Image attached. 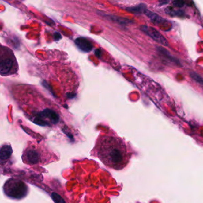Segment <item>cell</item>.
<instances>
[{"label":"cell","mask_w":203,"mask_h":203,"mask_svg":"<svg viewBox=\"0 0 203 203\" xmlns=\"http://www.w3.org/2000/svg\"><path fill=\"white\" fill-rule=\"evenodd\" d=\"M93 151L104 165L116 170L124 169L131 156L125 142L112 135L100 136Z\"/></svg>","instance_id":"6da1fadb"},{"label":"cell","mask_w":203,"mask_h":203,"mask_svg":"<svg viewBox=\"0 0 203 203\" xmlns=\"http://www.w3.org/2000/svg\"><path fill=\"white\" fill-rule=\"evenodd\" d=\"M3 189L7 197L17 200L25 197L28 192V188L26 184L16 179H10L7 181Z\"/></svg>","instance_id":"7a4b0ae2"},{"label":"cell","mask_w":203,"mask_h":203,"mask_svg":"<svg viewBox=\"0 0 203 203\" xmlns=\"http://www.w3.org/2000/svg\"><path fill=\"white\" fill-rule=\"evenodd\" d=\"M0 51V74L9 75L13 73L16 65V60L13 52L7 47H1Z\"/></svg>","instance_id":"3957f363"},{"label":"cell","mask_w":203,"mask_h":203,"mask_svg":"<svg viewBox=\"0 0 203 203\" xmlns=\"http://www.w3.org/2000/svg\"><path fill=\"white\" fill-rule=\"evenodd\" d=\"M46 119H48L53 124L57 123L59 121V116L55 111L51 109H45L38 113L33 119V122L40 126H47L48 125Z\"/></svg>","instance_id":"277c9868"},{"label":"cell","mask_w":203,"mask_h":203,"mask_svg":"<svg viewBox=\"0 0 203 203\" xmlns=\"http://www.w3.org/2000/svg\"><path fill=\"white\" fill-rule=\"evenodd\" d=\"M140 29L145 32V34L148 35L150 37H151L153 39H154L155 41L157 42L158 43L161 44L162 45L164 46H168L169 44L166 39L164 38V37L156 29L150 27V26H147L145 25L141 26Z\"/></svg>","instance_id":"5b68a950"},{"label":"cell","mask_w":203,"mask_h":203,"mask_svg":"<svg viewBox=\"0 0 203 203\" xmlns=\"http://www.w3.org/2000/svg\"><path fill=\"white\" fill-rule=\"evenodd\" d=\"M75 44L78 49L82 51L88 53L90 52L93 48L92 43L85 38H77L75 40Z\"/></svg>","instance_id":"8992f818"},{"label":"cell","mask_w":203,"mask_h":203,"mask_svg":"<svg viewBox=\"0 0 203 203\" xmlns=\"http://www.w3.org/2000/svg\"><path fill=\"white\" fill-rule=\"evenodd\" d=\"M13 149L9 145H4L0 148V163H6L12 155Z\"/></svg>","instance_id":"52a82bcc"},{"label":"cell","mask_w":203,"mask_h":203,"mask_svg":"<svg viewBox=\"0 0 203 203\" xmlns=\"http://www.w3.org/2000/svg\"><path fill=\"white\" fill-rule=\"evenodd\" d=\"M26 158L29 164L35 165L39 162L40 155L36 150L30 149L26 153Z\"/></svg>","instance_id":"ba28073f"},{"label":"cell","mask_w":203,"mask_h":203,"mask_svg":"<svg viewBox=\"0 0 203 203\" xmlns=\"http://www.w3.org/2000/svg\"><path fill=\"white\" fill-rule=\"evenodd\" d=\"M158 51L165 59L167 60L171 63H172L175 65H177L178 66H181V63L178 60V59H177V58L174 57V56H172L169 53V52L167 51L166 49H164L163 47H158Z\"/></svg>","instance_id":"9c48e42d"},{"label":"cell","mask_w":203,"mask_h":203,"mask_svg":"<svg viewBox=\"0 0 203 203\" xmlns=\"http://www.w3.org/2000/svg\"><path fill=\"white\" fill-rule=\"evenodd\" d=\"M145 15L150 19V20L156 24H159V23H162L166 21V20L162 18V17H160V16H159L157 14L153 13L150 10H145Z\"/></svg>","instance_id":"30bf717a"},{"label":"cell","mask_w":203,"mask_h":203,"mask_svg":"<svg viewBox=\"0 0 203 203\" xmlns=\"http://www.w3.org/2000/svg\"><path fill=\"white\" fill-rule=\"evenodd\" d=\"M146 10H147V6L145 4H140L136 6L130 7L126 9V10L135 14H141L143 13H145Z\"/></svg>","instance_id":"8fae6325"},{"label":"cell","mask_w":203,"mask_h":203,"mask_svg":"<svg viewBox=\"0 0 203 203\" xmlns=\"http://www.w3.org/2000/svg\"><path fill=\"white\" fill-rule=\"evenodd\" d=\"M165 12L172 16H178V17H184L185 12L182 10H174L171 7H167L165 9Z\"/></svg>","instance_id":"7c38bea8"},{"label":"cell","mask_w":203,"mask_h":203,"mask_svg":"<svg viewBox=\"0 0 203 203\" xmlns=\"http://www.w3.org/2000/svg\"><path fill=\"white\" fill-rule=\"evenodd\" d=\"M190 76L195 82L203 87V78L199 74L195 72L192 71L190 73Z\"/></svg>","instance_id":"4fadbf2b"},{"label":"cell","mask_w":203,"mask_h":203,"mask_svg":"<svg viewBox=\"0 0 203 203\" xmlns=\"http://www.w3.org/2000/svg\"><path fill=\"white\" fill-rule=\"evenodd\" d=\"M52 198L55 203H65L62 198L56 193H52Z\"/></svg>","instance_id":"5bb4252c"},{"label":"cell","mask_w":203,"mask_h":203,"mask_svg":"<svg viewBox=\"0 0 203 203\" xmlns=\"http://www.w3.org/2000/svg\"><path fill=\"white\" fill-rule=\"evenodd\" d=\"M172 3L175 7H178V8L182 7L185 5V2L184 1H174L172 2Z\"/></svg>","instance_id":"9a60e30c"},{"label":"cell","mask_w":203,"mask_h":203,"mask_svg":"<svg viewBox=\"0 0 203 203\" xmlns=\"http://www.w3.org/2000/svg\"><path fill=\"white\" fill-rule=\"evenodd\" d=\"M54 38H55V40L58 41V40H59L61 38V36L59 33H55L54 34Z\"/></svg>","instance_id":"2e32d148"}]
</instances>
